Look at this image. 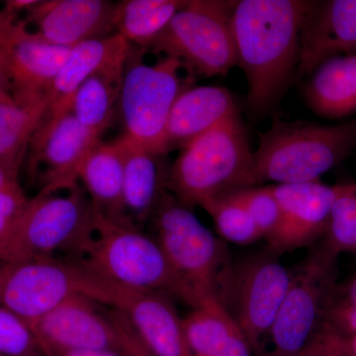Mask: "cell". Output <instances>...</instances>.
I'll return each mask as SVG.
<instances>
[{
    "mask_svg": "<svg viewBox=\"0 0 356 356\" xmlns=\"http://www.w3.org/2000/svg\"><path fill=\"white\" fill-rule=\"evenodd\" d=\"M298 356H322L320 353H318L315 348H312L311 346H309L308 348H306L303 353H300Z\"/></svg>",
    "mask_w": 356,
    "mask_h": 356,
    "instance_id": "cell-38",
    "label": "cell"
},
{
    "mask_svg": "<svg viewBox=\"0 0 356 356\" xmlns=\"http://www.w3.org/2000/svg\"><path fill=\"white\" fill-rule=\"evenodd\" d=\"M201 207L212 218L218 234L227 242L248 245L264 238L247 208L233 191L210 199Z\"/></svg>",
    "mask_w": 356,
    "mask_h": 356,
    "instance_id": "cell-28",
    "label": "cell"
},
{
    "mask_svg": "<svg viewBox=\"0 0 356 356\" xmlns=\"http://www.w3.org/2000/svg\"><path fill=\"white\" fill-rule=\"evenodd\" d=\"M316 1H235L232 30L252 117L270 113L296 77L302 28Z\"/></svg>",
    "mask_w": 356,
    "mask_h": 356,
    "instance_id": "cell-1",
    "label": "cell"
},
{
    "mask_svg": "<svg viewBox=\"0 0 356 356\" xmlns=\"http://www.w3.org/2000/svg\"><path fill=\"white\" fill-rule=\"evenodd\" d=\"M252 153L240 113L229 115L181 149L168 191L192 210L225 192L254 186Z\"/></svg>",
    "mask_w": 356,
    "mask_h": 356,
    "instance_id": "cell-4",
    "label": "cell"
},
{
    "mask_svg": "<svg viewBox=\"0 0 356 356\" xmlns=\"http://www.w3.org/2000/svg\"><path fill=\"white\" fill-rule=\"evenodd\" d=\"M334 186L336 197L320 242L339 257L344 252H356V184L343 182Z\"/></svg>",
    "mask_w": 356,
    "mask_h": 356,
    "instance_id": "cell-29",
    "label": "cell"
},
{
    "mask_svg": "<svg viewBox=\"0 0 356 356\" xmlns=\"http://www.w3.org/2000/svg\"><path fill=\"white\" fill-rule=\"evenodd\" d=\"M238 112L234 95L221 86H191L173 105L163 134L161 154L184 149L194 140Z\"/></svg>",
    "mask_w": 356,
    "mask_h": 356,
    "instance_id": "cell-19",
    "label": "cell"
},
{
    "mask_svg": "<svg viewBox=\"0 0 356 356\" xmlns=\"http://www.w3.org/2000/svg\"><path fill=\"white\" fill-rule=\"evenodd\" d=\"M317 334L341 339L356 336V273L334 285Z\"/></svg>",
    "mask_w": 356,
    "mask_h": 356,
    "instance_id": "cell-30",
    "label": "cell"
},
{
    "mask_svg": "<svg viewBox=\"0 0 356 356\" xmlns=\"http://www.w3.org/2000/svg\"><path fill=\"white\" fill-rule=\"evenodd\" d=\"M4 93H11V81L6 67L0 60V95Z\"/></svg>",
    "mask_w": 356,
    "mask_h": 356,
    "instance_id": "cell-37",
    "label": "cell"
},
{
    "mask_svg": "<svg viewBox=\"0 0 356 356\" xmlns=\"http://www.w3.org/2000/svg\"><path fill=\"white\" fill-rule=\"evenodd\" d=\"M70 51L44 41L17 14L0 9V60L18 102L48 103L51 84Z\"/></svg>",
    "mask_w": 356,
    "mask_h": 356,
    "instance_id": "cell-13",
    "label": "cell"
},
{
    "mask_svg": "<svg viewBox=\"0 0 356 356\" xmlns=\"http://www.w3.org/2000/svg\"><path fill=\"white\" fill-rule=\"evenodd\" d=\"M0 356H13V355H0Z\"/></svg>",
    "mask_w": 356,
    "mask_h": 356,
    "instance_id": "cell-40",
    "label": "cell"
},
{
    "mask_svg": "<svg viewBox=\"0 0 356 356\" xmlns=\"http://www.w3.org/2000/svg\"><path fill=\"white\" fill-rule=\"evenodd\" d=\"M146 51L131 44L119 98L123 136L163 156L161 145L168 117L178 96L193 86L195 77H181L184 65L177 58L163 57L147 65L143 58Z\"/></svg>",
    "mask_w": 356,
    "mask_h": 356,
    "instance_id": "cell-8",
    "label": "cell"
},
{
    "mask_svg": "<svg viewBox=\"0 0 356 356\" xmlns=\"http://www.w3.org/2000/svg\"><path fill=\"white\" fill-rule=\"evenodd\" d=\"M181 0H124L117 2L114 28L129 44L149 48L173 16L186 4Z\"/></svg>",
    "mask_w": 356,
    "mask_h": 356,
    "instance_id": "cell-27",
    "label": "cell"
},
{
    "mask_svg": "<svg viewBox=\"0 0 356 356\" xmlns=\"http://www.w3.org/2000/svg\"><path fill=\"white\" fill-rule=\"evenodd\" d=\"M17 184H19L18 177L9 172L3 166L0 165V193Z\"/></svg>",
    "mask_w": 356,
    "mask_h": 356,
    "instance_id": "cell-36",
    "label": "cell"
},
{
    "mask_svg": "<svg viewBox=\"0 0 356 356\" xmlns=\"http://www.w3.org/2000/svg\"><path fill=\"white\" fill-rule=\"evenodd\" d=\"M123 177L124 147L120 138L112 143H97L86 156L79 172V180L96 212L113 221L126 222Z\"/></svg>",
    "mask_w": 356,
    "mask_h": 356,
    "instance_id": "cell-24",
    "label": "cell"
},
{
    "mask_svg": "<svg viewBox=\"0 0 356 356\" xmlns=\"http://www.w3.org/2000/svg\"><path fill=\"white\" fill-rule=\"evenodd\" d=\"M184 327L192 356H255L235 318L216 300L191 309Z\"/></svg>",
    "mask_w": 356,
    "mask_h": 356,
    "instance_id": "cell-23",
    "label": "cell"
},
{
    "mask_svg": "<svg viewBox=\"0 0 356 356\" xmlns=\"http://www.w3.org/2000/svg\"><path fill=\"white\" fill-rule=\"evenodd\" d=\"M311 344L322 356H356V336L341 339L317 334Z\"/></svg>",
    "mask_w": 356,
    "mask_h": 356,
    "instance_id": "cell-34",
    "label": "cell"
},
{
    "mask_svg": "<svg viewBox=\"0 0 356 356\" xmlns=\"http://www.w3.org/2000/svg\"><path fill=\"white\" fill-rule=\"evenodd\" d=\"M44 356H127L112 350H70V348H47L42 350Z\"/></svg>",
    "mask_w": 356,
    "mask_h": 356,
    "instance_id": "cell-35",
    "label": "cell"
},
{
    "mask_svg": "<svg viewBox=\"0 0 356 356\" xmlns=\"http://www.w3.org/2000/svg\"><path fill=\"white\" fill-rule=\"evenodd\" d=\"M2 268H3V262L0 261V277H1Z\"/></svg>",
    "mask_w": 356,
    "mask_h": 356,
    "instance_id": "cell-39",
    "label": "cell"
},
{
    "mask_svg": "<svg viewBox=\"0 0 356 356\" xmlns=\"http://www.w3.org/2000/svg\"><path fill=\"white\" fill-rule=\"evenodd\" d=\"M356 149V118L337 125L273 119L259 134L254 185L317 181Z\"/></svg>",
    "mask_w": 356,
    "mask_h": 356,
    "instance_id": "cell-3",
    "label": "cell"
},
{
    "mask_svg": "<svg viewBox=\"0 0 356 356\" xmlns=\"http://www.w3.org/2000/svg\"><path fill=\"white\" fill-rule=\"evenodd\" d=\"M100 138L89 132L72 112L44 116L30 144V165L44 166L40 193L53 194L79 186V172Z\"/></svg>",
    "mask_w": 356,
    "mask_h": 356,
    "instance_id": "cell-14",
    "label": "cell"
},
{
    "mask_svg": "<svg viewBox=\"0 0 356 356\" xmlns=\"http://www.w3.org/2000/svg\"><path fill=\"white\" fill-rule=\"evenodd\" d=\"M309 76L303 95L314 113L330 120L356 113V51L325 58Z\"/></svg>",
    "mask_w": 356,
    "mask_h": 356,
    "instance_id": "cell-22",
    "label": "cell"
},
{
    "mask_svg": "<svg viewBox=\"0 0 356 356\" xmlns=\"http://www.w3.org/2000/svg\"><path fill=\"white\" fill-rule=\"evenodd\" d=\"M278 257L268 250L236 266L229 312L255 356L264 355L291 278V269L283 266Z\"/></svg>",
    "mask_w": 356,
    "mask_h": 356,
    "instance_id": "cell-12",
    "label": "cell"
},
{
    "mask_svg": "<svg viewBox=\"0 0 356 356\" xmlns=\"http://www.w3.org/2000/svg\"><path fill=\"white\" fill-rule=\"evenodd\" d=\"M356 51V0L316 1L300 40L296 77L310 74L325 58Z\"/></svg>",
    "mask_w": 356,
    "mask_h": 356,
    "instance_id": "cell-18",
    "label": "cell"
},
{
    "mask_svg": "<svg viewBox=\"0 0 356 356\" xmlns=\"http://www.w3.org/2000/svg\"><path fill=\"white\" fill-rule=\"evenodd\" d=\"M124 147L123 214L127 224L140 229L151 221L168 193L170 168L161 156L122 136Z\"/></svg>",
    "mask_w": 356,
    "mask_h": 356,
    "instance_id": "cell-20",
    "label": "cell"
},
{
    "mask_svg": "<svg viewBox=\"0 0 356 356\" xmlns=\"http://www.w3.org/2000/svg\"><path fill=\"white\" fill-rule=\"evenodd\" d=\"M47 106V102H18L11 93L0 95V165L15 177Z\"/></svg>",
    "mask_w": 356,
    "mask_h": 356,
    "instance_id": "cell-26",
    "label": "cell"
},
{
    "mask_svg": "<svg viewBox=\"0 0 356 356\" xmlns=\"http://www.w3.org/2000/svg\"><path fill=\"white\" fill-rule=\"evenodd\" d=\"M102 280L76 259L50 257L3 264L0 305L31 325L77 295L105 304L106 291Z\"/></svg>",
    "mask_w": 356,
    "mask_h": 356,
    "instance_id": "cell-10",
    "label": "cell"
},
{
    "mask_svg": "<svg viewBox=\"0 0 356 356\" xmlns=\"http://www.w3.org/2000/svg\"><path fill=\"white\" fill-rule=\"evenodd\" d=\"M95 216L92 203L81 187L64 196L39 193L29 198L0 248V261L20 264L50 259L58 252H70L79 259L92 236Z\"/></svg>",
    "mask_w": 356,
    "mask_h": 356,
    "instance_id": "cell-6",
    "label": "cell"
},
{
    "mask_svg": "<svg viewBox=\"0 0 356 356\" xmlns=\"http://www.w3.org/2000/svg\"><path fill=\"white\" fill-rule=\"evenodd\" d=\"M280 203V226L267 238L268 250L277 255L312 248L324 236L336 186L317 181L269 185Z\"/></svg>",
    "mask_w": 356,
    "mask_h": 356,
    "instance_id": "cell-16",
    "label": "cell"
},
{
    "mask_svg": "<svg viewBox=\"0 0 356 356\" xmlns=\"http://www.w3.org/2000/svg\"><path fill=\"white\" fill-rule=\"evenodd\" d=\"M130 50L131 44L118 33L72 48L49 91L44 116L70 112L72 98L84 81L109 65L126 62Z\"/></svg>",
    "mask_w": 356,
    "mask_h": 356,
    "instance_id": "cell-21",
    "label": "cell"
},
{
    "mask_svg": "<svg viewBox=\"0 0 356 356\" xmlns=\"http://www.w3.org/2000/svg\"><path fill=\"white\" fill-rule=\"evenodd\" d=\"M104 280V278H103ZM106 305L121 312L151 356H192L184 318L165 293L134 289L104 280Z\"/></svg>",
    "mask_w": 356,
    "mask_h": 356,
    "instance_id": "cell-15",
    "label": "cell"
},
{
    "mask_svg": "<svg viewBox=\"0 0 356 356\" xmlns=\"http://www.w3.org/2000/svg\"><path fill=\"white\" fill-rule=\"evenodd\" d=\"M151 221L154 240L197 300L198 307L216 300L229 311L236 266L226 243L170 192L161 199Z\"/></svg>",
    "mask_w": 356,
    "mask_h": 356,
    "instance_id": "cell-2",
    "label": "cell"
},
{
    "mask_svg": "<svg viewBox=\"0 0 356 356\" xmlns=\"http://www.w3.org/2000/svg\"><path fill=\"white\" fill-rule=\"evenodd\" d=\"M28 201L19 184L0 193V248L10 236Z\"/></svg>",
    "mask_w": 356,
    "mask_h": 356,
    "instance_id": "cell-33",
    "label": "cell"
},
{
    "mask_svg": "<svg viewBox=\"0 0 356 356\" xmlns=\"http://www.w3.org/2000/svg\"><path fill=\"white\" fill-rule=\"evenodd\" d=\"M29 327L41 350H112L127 356H151L120 311L81 295L67 299Z\"/></svg>",
    "mask_w": 356,
    "mask_h": 356,
    "instance_id": "cell-11",
    "label": "cell"
},
{
    "mask_svg": "<svg viewBox=\"0 0 356 356\" xmlns=\"http://www.w3.org/2000/svg\"><path fill=\"white\" fill-rule=\"evenodd\" d=\"M0 355L44 356L29 325L1 305H0Z\"/></svg>",
    "mask_w": 356,
    "mask_h": 356,
    "instance_id": "cell-32",
    "label": "cell"
},
{
    "mask_svg": "<svg viewBox=\"0 0 356 356\" xmlns=\"http://www.w3.org/2000/svg\"><path fill=\"white\" fill-rule=\"evenodd\" d=\"M233 192L247 208L262 238L267 240L280 226L281 218L280 203L270 186L243 187Z\"/></svg>",
    "mask_w": 356,
    "mask_h": 356,
    "instance_id": "cell-31",
    "label": "cell"
},
{
    "mask_svg": "<svg viewBox=\"0 0 356 356\" xmlns=\"http://www.w3.org/2000/svg\"><path fill=\"white\" fill-rule=\"evenodd\" d=\"M291 269L289 286L262 356H298L320 330L327 300L339 282V257L322 243Z\"/></svg>",
    "mask_w": 356,
    "mask_h": 356,
    "instance_id": "cell-9",
    "label": "cell"
},
{
    "mask_svg": "<svg viewBox=\"0 0 356 356\" xmlns=\"http://www.w3.org/2000/svg\"><path fill=\"white\" fill-rule=\"evenodd\" d=\"M76 261L115 284L165 293L191 309L198 307L197 300L154 238L133 225L113 221L96 211L92 236Z\"/></svg>",
    "mask_w": 356,
    "mask_h": 356,
    "instance_id": "cell-5",
    "label": "cell"
},
{
    "mask_svg": "<svg viewBox=\"0 0 356 356\" xmlns=\"http://www.w3.org/2000/svg\"><path fill=\"white\" fill-rule=\"evenodd\" d=\"M116 3L107 0H47L27 11V24L55 46L74 48L88 40L114 34Z\"/></svg>",
    "mask_w": 356,
    "mask_h": 356,
    "instance_id": "cell-17",
    "label": "cell"
},
{
    "mask_svg": "<svg viewBox=\"0 0 356 356\" xmlns=\"http://www.w3.org/2000/svg\"><path fill=\"white\" fill-rule=\"evenodd\" d=\"M126 62L109 65L84 81L72 98L70 112L89 132L102 137L111 123L119 98Z\"/></svg>",
    "mask_w": 356,
    "mask_h": 356,
    "instance_id": "cell-25",
    "label": "cell"
},
{
    "mask_svg": "<svg viewBox=\"0 0 356 356\" xmlns=\"http://www.w3.org/2000/svg\"><path fill=\"white\" fill-rule=\"evenodd\" d=\"M235 1L191 0L147 51L177 58L189 76H226L238 65L232 13Z\"/></svg>",
    "mask_w": 356,
    "mask_h": 356,
    "instance_id": "cell-7",
    "label": "cell"
}]
</instances>
